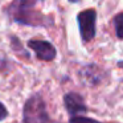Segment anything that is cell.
Wrapping results in <instances>:
<instances>
[{"label":"cell","mask_w":123,"mask_h":123,"mask_svg":"<svg viewBox=\"0 0 123 123\" xmlns=\"http://www.w3.org/2000/svg\"><path fill=\"white\" fill-rule=\"evenodd\" d=\"M64 106L68 114L72 117H82V114L87 112V106L85 103V98L81 94L69 91L64 95Z\"/></svg>","instance_id":"obj_5"},{"label":"cell","mask_w":123,"mask_h":123,"mask_svg":"<svg viewBox=\"0 0 123 123\" xmlns=\"http://www.w3.org/2000/svg\"><path fill=\"white\" fill-rule=\"evenodd\" d=\"M69 123H102V122L93 119V118H87V117H72Z\"/></svg>","instance_id":"obj_8"},{"label":"cell","mask_w":123,"mask_h":123,"mask_svg":"<svg viewBox=\"0 0 123 123\" xmlns=\"http://www.w3.org/2000/svg\"><path fill=\"white\" fill-rule=\"evenodd\" d=\"M77 23L80 36L83 44L90 43L95 38L97 35V11L94 8L82 9L77 15Z\"/></svg>","instance_id":"obj_3"},{"label":"cell","mask_w":123,"mask_h":123,"mask_svg":"<svg viewBox=\"0 0 123 123\" xmlns=\"http://www.w3.org/2000/svg\"><path fill=\"white\" fill-rule=\"evenodd\" d=\"M118 68H120V69L123 70V60H120V61H118Z\"/></svg>","instance_id":"obj_10"},{"label":"cell","mask_w":123,"mask_h":123,"mask_svg":"<svg viewBox=\"0 0 123 123\" xmlns=\"http://www.w3.org/2000/svg\"><path fill=\"white\" fill-rule=\"evenodd\" d=\"M35 0L13 1L6 8V13L13 23L28 27H53L54 23L50 16L35 9Z\"/></svg>","instance_id":"obj_1"},{"label":"cell","mask_w":123,"mask_h":123,"mask_svg":"<svg viewBox=\"0 0 123 123\" xmlns=\"http://www.w3.org/2000/svg\"><path fill=\"white\" fill-rule=\"evenodd\" d=\"M23 123H57L50 118L40 94H32L23 107Z\"/></svg>","instance_id":"obj_2"},{"label":"cell","mask_w":123,"mask_h":123,"mask_svg":"<svg viewBox=\"0 0 123 123\" xmlns=\"http://www.w3.org/2000/svg\"><path fill=\"white\" fill-rule=\"evenodd\" d=\"M28 48H31L36 53V57L41 61L50 62L57 57V49L52 43L46 40H35L31 38L27 43Z\"/></svg>","instance_id":"obj_4"},{"label":"cell","mask_w":123,"mask_h":123,"mask_svg":"<svg viewBox=\"0 0 123 123\" xmlns=\"http://www.w3.org/2000/svg\"><path fill=\"white\" fill-rule=\"evenodd\" d=\"M81 77L87 86H97L103 78V72L95 64H89L81 70Z\"/></svg>","instance_id":"obj_6"},{"label":"cell","mask_w":123,"mask_h":123,"mask_svg":"<svg viewBox=\"0 0 123 123\" xmlns=\"http://www.w3.org/2000/svg\"><path fill=\"white\" fill-rule=\"evenodd\" d=\"M112 24H114L117 38L123 40V12H119V13L115 15L114 19H112Z\"/></svg>","instance_id":"obj_7"},{"label":"cell","mask_w":123,"mask_h":123,"mask_svg":"<svg viewBox=\"0 0 123 123\" xmlns=\"http://www.w3.org/2000/svg\"><path fill=\"white\" fill-rule=\"evenodd\" d=\"M7 117H8V110H7L6 105L0 102V122H1V120H4Z\"/></svg>","instance_id":"obj_9"}]
</instances>
